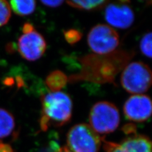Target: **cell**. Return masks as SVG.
<instances>
[{"mask_svg":"<svg viewBox=\"0 0 152 152\" xmlns=\"http://www.w3.org/2000/svg\"><path fill=\"white\" fill-rule=\"evenodd\" d=\"M68 82V78L63 72L55 70L47 76L46 85L51 91L58 92L62 89Z\"/></svg>","mask_w":152,"mask_h":152,"instance_id":"cell-11","label":"cell"},{"mask_svg":"<svg viewBox=\"0 0 152 152\" xmlns=\"http://www.w3.org/2000/svg\"><path fill=\"white\" fill-rule=\"evenodd\" d=\"M66 141L72 152H98L102 139L89 125L79 124L69 130Z\"/></svg>","mask_w":152,"mask_h":152,"instance_id":"cell-4","label":"cell"},{"mask_svg":"<svg viewBox=\"0 0 152 152\" xmlns=\"http://www.w3.org/2000/svg\"><path fill=\"white\" fill-rule=\"evenodd\" d=\"M90 126L97 134H109L116 130L120 123V114L115 104L108 102L94 104L89 113Z\"/></svg>","mask_w":152,"mask_h":152,"instance_id":"cell-2","label":"cell"},{"mask_svg":"<svg viewBox=\"0 0 152 152\" xmlns=\"http://www.w3.org/2000/svg\"><path fill=\"white\" fill-rule=\"evenodd\" d=\"M41 3L44 4L45 6L51 7V8H56L60 7L64 1H60V0H56V1H41Z\"/></svg>","mask_w":152,"mask_h":152,"instance_id":"cell-17","label":"cell"},{"mask_svg":"<svg viewBox=\"0 0 152 152\" xmlns=\"http://www.w3.org/2000/svg\"><path fill=\"white\" fill-rule=\"evenodd\" d=\"M42 112L40 127L46 131L51 126L60 127L69 122L72 117V102L64 92H51L41 97Z\"/></svg>","mask_w":152,"mask_h":152,"instance_id":"cell-1","label":"cell"},{"mask_svg":"<svg viewBox=\"0 0 152 152\" xmlns=\"http://www.w3.org/2000/svg\"><path fill=\"white\" fill-rule=\"evenodd\" d=\"M0 152H13L10 145L0 141Z\"/></svg>","mask_w":152,"mask_h":152,"instance_id":"cell-18","label":"cell"},{"mask_svg":"<svg viewBox=\"0 0 152 152\" xmlns=\"http://www.w3.org/2000/svg\"><path fill=\"white\" fill-rule=\"evenodd\" d=\"M106 152H151V141L143 135H134L124 140L121 144L103 141Z\"/></svg>","mask_w":152,"mask_h":152,"instance_id":"cell-9","label":"cell"},{"mask_svg":"<svg viewBox=\"0 0 152 152\" xmlns=\"http://www.w3.org/2000/svg\"><path fill=\"white\" fill-rule=\"evenodd\" d=\"M127 1H120L108 4L104 11V18L111 26L125 29L134 20V15Z\"/></svg>","mask_w":152,"mask_h":152,"instance_id":"cell-8","label":"cell"},{"mask_svg":"<svg viewBox=\"0 0 152 152\" xmlns=\"http://www.w3.org/2000/svg\"><path fill=\"white\" fill-rule=\"evenodd\" d=\"M17 48L23 58L28 61H36L45 53L46 42L43 36L34 29L19 37Z\"/></svg>","mask_w":152,"mask_h":152,"instance_id":"cell-6","label":"cell"},{"mask_svg":"<svg viewBox=\"0 0 152 152\" xmlns=\"http://www.w3.org/2000/svg\"><path fill=\"white\" fill-rule=\"evenodd\" d=\"M64 37L69 43L73 45L80 40L82 37V34L77 30L69 29L64 32Z\"/></svg>","mask_w":152,"mask_h":152,"instance_id":"cell-16","label":"cell"},{"mask_svg":"<svg viewBox=\"0 0 152 152\" xmlns=\"http://www.w3.org/2000/svg\"><path fill=\"white\" fill-rule=\"evenodd\" d=\"M54 152H72L67 147H61V148H57Z\"/></svg>","mask_w":152,"mask_h":152,"instance_id":"cell-20","label":"cell"},{"mask_svg":"<svg viewBox=\"0 0 152 152\" xmlns=\"http://www.w3.org/2000/svg\"><path fill=\"white\" fill-rule=\"evenodd\" d=\"M124 113L128 120L143 122L150 117L151 102L148 96L134 94L127 99L124 105Z\"/></svg>","mask_w":152,"mask_h":152,"instance_id":"cell-7","label":"cell"},{"mask_svg":"<svg viewBox=\"0 0 152 152\" xmlns=\"http://www.w3.org/2000/svg\"><path fill=\"white\" fill-rule=\"evenodd\" d=\"M11 10L19 16L29 15L34 12L36 1L34 0H13L10 2Z\"/></svg>","mask_w":152,"mask_h":152,"instance_id":"cell-12","label":"cell"},{"mask_svg":"<svg viewBox=\"0 0 152 152\" xmlns=\"http://www.w3.org/2000/svg\"><path fill=\"white\" fill-rule=\"evenodd\" d=\"M69 6L73 8L84 10H95L105 6L108 3L107 1L103 0H86V1H66Z\"/></svg>","mask_w":152,"mask_h":152,"instance_id":"cell-13","label":"cell"},{"mask_svg":"<svg viewBox=\"0 0 152 152\" xmlns=\"http://www.w3.org/2000/svg\"><path fill=\"white\" fill-rule=\"evenodd\" d=\"M151 33L150 32L145 34L140 41V50L145 56L151 57Z\"/></svg>","mask_w":152,"mask_h":152,"instance_id":"cell-15","label":"cell"},{"mask_svg":"<svg viewBox=\"0 0 152 152\" xmlns=\"http://www.w3.org/2000/svg\"><path fill=\"white\" fill-rule=\"evenodd\" d=\"M34 27H33V26L32 24H31L30 23H26L22 27L23 34L30 32L34 31Z\"/></svg>","mask_w":152,"mask_h":152,"instance_id":"cell-19","label":"cell"},{"mask_svg":"<svg viewBox=\"0 0 152 152\" xmlns=\"http://www.w3.org/2000/svg\"><path fill=\"white\" fill-rule=\"evenodd\" d=\"M15 127V121L12 114L0 108V141L12 134Z\"/></svg>","mask_w":152,"mask_h":152,"instance_id":"cell-10","label":"cell"},{"mask_svg":"<svg viewBox=\"0 0 152 152\" xmlns=\"http://www.w3.org/2000/svg\"><path fill=\"white\" fill-rule=\"evenodd\" d=\"M88 43L94 53L98 55L109 54L119 45V36L112 27L98 24L89 32Z\"/></svg>","mask_w":152,"mask_h":152,"instance_id":"cell-5","label":"cell"},{"mask_svg":"<svg viewBox=\"0 0 152 152\" xmlns=\"http://www.w3.org/2000/svg\"><path fill=\"white\" fill-rule=\"evenodd\" d=\"M121 81L122 87L128 93L134 95L142 94L151 86V70L145 63L134 61L124 69Z\"/></svg>","mask_w":152,"mask_h":152,"instance_id":"cell-3","label":"cell"},{"mask_svg":"<svg viewBox=\"0 0 152 152\" xmlns=\"http://www.w3.org/2000/svg\"><path fill=\"white\" fill-rule=\"evenodd\" d=\"M11 17V8L10 4L4 0H0V27L9 21Z\"/></svg>","mask_w":152,"mask_h":152,"instance_id":"cell-14","label":"cell"}]
</instances>
